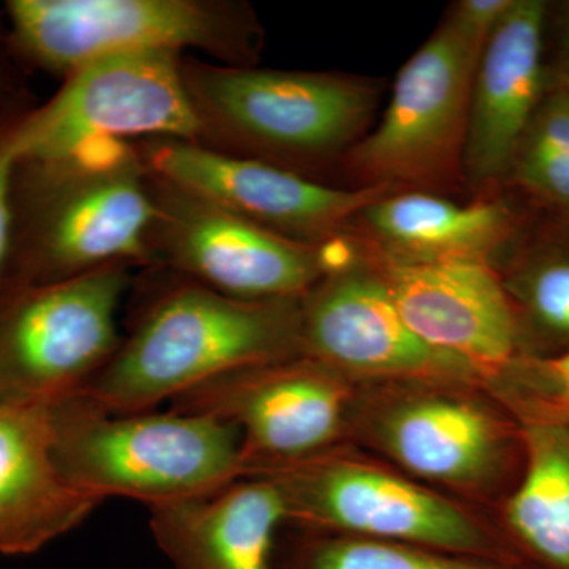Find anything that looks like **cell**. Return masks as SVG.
Instances as JSON below:
<instances>
[{"mask_svg": "<svg viewBox=\"0 0 569 569\" xmlns=\"http://www.w3.org/2000/svg\"><path fill=\"white\" fill-rule=\"evenodd\" d=\"M301 301L178 288L77 392L111 413H140L231 370L302 356Z\"/></svg>", "mask_w": 569, "mask_h": 569, "instance_id": "cell-2", "label": "cell"}, {"mask_svg": "<svg viewBox=\"0 0 569 569\" xmlns=\"http://www.w3.org/2000/svg\"><path fill=\"white\" fill-rule=\"evenodd\" d=\"M415 332L470 367L485 385L519 358V332L500 272L490 261L395 263L367 254Z\"/></svg>", "mask_w": 569, "mask_h": 569, "instance_id": "cell-15", "label": "cell"}, {"mask_svg": "<svg viewBox=\"0 0 569 569\" xmlns=\"http://www.w3.org/2000/svg\"><path fill=\"white\" fill-rule=\"evenodd\" d=\"M512 178L539 200L569 212V88L546 91L512 160Z\"/></svg>", "mask_w": 569, "mask_h": 569, "instance_id": "cell-23", "label": "cell"}, {"mask_svg": "<svg viewBox=\"0 0 569 569\" xmlns=\"http://www.w3.org/2000/svg\"><path fill=\"white\" fill-rule=\"evenodd\" d=\"M204 133L178 52L156 50L104 56L71 71L61 92L11 138L20 162L44 168L127 137L197 142Z\"/></svg>", "mask_w": 569, "mask_h": 569, "instance_id": "cell-6", "label": "cell"}, {"mask_svg": "<svg viewBox=\"0 0 569 569\" xmlns=\"http://www.w3.org/2000/svg\"><path fill=\"white\" fill-rule=\"evenodd\" d=\"M548 7L515 0L479 58L471 86L462 173L477 187L511 173L520 140L546 93Z\"/></svg>", "mask_w": 569, "mask_h": 569, "instance_id": "cell-16", "label": "cell"}, {"mask_svg": "<svg viewBox=\"0 0 569 569\" xmlns=\"http://www.w3.org/2000/svg\"><path fill=\"white\" fill-rule=\"evenodd\" d=\"M206 127L249 151L291 160L329 159L365 137L378 91L342 73L182 67Z\"/></svg>", "mask_w": 569, "mask_h": 569, "instance_id": "cell-5", "label": "cell"}, {"mask_svg": "<svg viewBox=\"0 0 569 569\" xmlns=\"http://www.w3.org/2000/svg\"><path fill=\"white\" fill-rule=\"evenodd\" d=\"M52 455L73 488L149 508L209 496L241 479V432L192 413H111L73 392L50 403Z\"/></svg>", "mask_w": 569, "mask_h": 569, "instance_id": "cell-3", "label": "cell"}, {"mask_svg": "<svg viewBox=\"0 0 569 569\" xmlns=\"http://www.w3.org/2000/svg\"><path fill=\"white\" fill-rule=\"evenodd\" d=\"M358 219L377 247L370 257L395 263H493L512 224L508 208L498 201L459 204L419 190L389 193Z\"/></svg>", "mask_w": 569, "mask_h": 569, "instance_id": "cell-19", "label": "cell"}, {"mask_svg": "<svg viewBox=\"0 0 569 569\" xmlns=\"http://www.w3.org/2000/svg\"><path fill=\"white\" fill-rule=\"evenodd\" d=\"M512 2L515 0H462L449 9L445 20L451 22L460 36L485 48Z\"/></svg>", "mask_w": 569, "mask_h": 569, "instance_id": "cell-25", "label": "cell"}, {"mask_svg": "<svg viewBox=\"0 0 569 569\" xmlns=\"http://www.w3.org/2000/svg\"><path fill=\"white\" fill-rule=\"evenodd\" d=\"M358 383L309 356L231 370L173 399L241 432V479L348 445Z\"/></svg>", "mask_w": 569, "mask_h": 569, "instance_id": "cell-9", "label": "cell"}, {"mask_svg": "<svg viewBox=\"0 0 569 569\" xmlns=\"http://www.w3.org/2000/svg\"><path fill=\"white\" fill-rule=\"evenodd\" d=\"M348 445L422 485L493 512L526 467V432L481 381L358 383Z\"/></svg>", "mask_w": 569, "mask_h": 569, "instance_id": "cell-1", "label": "cell"}, {"mask_svg": "<svg viewBox=\"0 0 569 569\" xmlns=\"http://www.w3.org/2000/svg\"><path fill=\"white\" fill-rule=\"evenodd\" d=\"M523 432L522 477L493 519L530 569H569V425Z\"/></svg>", "mask_w": 569, "mask_h": 569, "instance_id": "cell-20", "label": "cell"}, {"mask_svg": "<svg viewBox=\"0 0 569 569\" xmlns=\"http://www.w3.org/2000/svg\"><path fill=\"white\" fill-rule=\"evenodd\" d=\"M274 485L301 530L402 542L530 569L492 512L422 485L343 445L258 477Z\"/></svg>", "mask_w": 569, "mask_h": 569, "instance_id": "cell-4", "label": "cell"}, {"mask_svg": "<svg viewBox=\"0 0 569 569\" xmlns=\"http://www.w3.org/2000/svg\"><path fill=\"white\" fill-rule=\"evenodd\" d=\"M302 353L356 383L440 378L481 380L466 365L427 346L392 301L383 276L365 258L323 277L301 301Z\"/></svg>", "mask_w": 569, "mask_h": 569, "instance_id": "cell-13", "label": "cell"}, {"mask_svg": "<svg viewBox=\"0 0 569 569\" xmlns=\"http://www.w3.org/2000/svg\"><path fill=\"white\" fill-rule=\"evenodd\" d=\"M485 50L443 20L400 69L387 111L346 153L359 187L426 192L462 171L471 86Z\"/></svg>", "mask_w": 569, "mask_h": 569, "instance_id": "cell-7", "label": "cell"}, {"mask_svg": "<svg viewBox=\"0 0 569 569\" xmlns=\"http://www.w3.org/2000/svg\"><path fill=\"white\" fill-rule=\"evenodd\" d=\"M146 160L168 186L309 244L331 238L367 206L395 193L388 187L335 189L274 164L170 138L153 142Z\"/></svg>", "mask_w": 569, "mask_h": 569, "instance_id": "cell-12", "label": "cell"}, {"mask_svg": "<svg viewBox=\"0 0 569 569\" xmlns=\"http://www.w3.org/2000/svg\"><path fill=\"white\" fill-rule=\"evenodd\" d=\"M20 163L13 138L7 137L0 141V268L9 250L11 231V183L14 168Z\"/></svg>", "mask_w": 569, "mask_h": 569, "instance_id": "cell-26", "label": "cell"}, {"mask_svg": "<svg viewBox=\"0 0 569 569\" xmlns=\"http://www.w3.org/2000/svg\"><path fill=\"white\" fill-rule=\"evenodd\" d=\"M127 284L119 263L18 295L0 313V402L50 406L80 391L118 350Z\"/></svg>", "mask_w": 569, "mask_h": 569, "instance_id": "cell-10", "label": "cell"}, {"mask_svg": "<svg viewBox=\"0 0 569 569\" xmlns=\"http://www.w3.org/2000/svg\"><path fill=\"white\" fill-rule=\"evenodd\" d=\"M100 503L62 477L52 455L50 406L0 402V553L39 552Z\"/></svg>", "mask_w": 569, "mask_h": 569, "instance_id": "cell-17", "label": "cell"}, {"mask_svg": "<svg viewBox=\"0 0 569 569\" xmlns=\"http://www.w3.org/2000/svg\"><path fill=\"white\" fill-rule=\"evenodd\" d=\"M156 201L153 231L171 260L211 290L247 301L302 299L326 277L318 244L266 230L168 183Z\"/></svg>", "mask_w": 569, "mask_h": 569, "instance_id": "cell-14", "label": "cell"}, {"mask_svg": "<svg viewBox=\"0 0 569 569\" xmlns=\"http://www.w3.org/2000/svg\"><path fill=\"white\" fill-rule=\"evenodd\" d=\"M486 387L522 426L569 425V348L548 358L519 356Z\"/></svg>", "mask_w": 569, "mask_h": 569, "instance_id": "cell-24", "label": "cell"}, {"mask_svg": "<svg viewBox=\"0 0 569 569\" xmlns=\"http://www.w3.org/2000/svg\"><path fill=\"white\" fill-rule=\"evenodd\" d=\"M43 170L54 190L41 220L39 258L51 282L144 257L159 211L123 142Z\"/></svg>", "mask_w": 569, "mask_h": 569, "instance_id": "cell-11", "label": "cell"}, {"mask_svg": "<svg viewBox=\"0 0 569 569\" xmlns=\"http://www.w3.org/2000/svg\"><path fill=\"white\" fill-rule=\"evenodd\" d=\"M500 272L518 323L520 355L548 358L569 348V250H539Z\"/></svg>", "mask_w": 569, "mask_h": 569, "instance_id": "cell-21", "label": "cell"}, {"mask_svg": "<svg viewBox=\"0 0 569 569\" xmlns=\"http://www.w3.org/2000/svg\"><path fill=\"white\" fill-rule=\"evenodd\" d=\"M18 43L50 69L71 73L86 63L133 51L200 48L249 62L257 31L239 7L200 0H13Z\"/></svg>", "mask_w": 569, "mask_h": 569, "instance_id": "cell-8", "label": "cell"}, {"mask_svg": "<svg viewBox=\"0 0 569 569\" xmlns=\"http://www.w3.org/2000/svg\"><path fill=\"white\" fill-rule=\"evenodd\" d=\"M284 523L282 498L263 478L151 507L153 538L174 569H276Z\"/></svg>", "mask_w": 569, "mask_h": 569, "instance_id": "cell-18", "label": "cell"}, {"mask_svg": "<svg viewBox=\"0 0 569 569\" xmlns=\"http://www.w3.org/2000/svg\"><path fill=\"white\" fill-rule=\"evenodd\" d=\"M569 88V7L561 22L559 63H557V81Z\"/></svg>", "mask_w": 569, "mask_h": 569, "instance_id": "cell-27", "label": "cell"}, {"mask_svg": "<svg viewBox=\"0 0 569 569\" xmlns=\"http://www.w3.org/2000/svg\"><path fill=\"white\" fill-rule=\"evenodd\" d=\"M276 550V569H523L443 550L298 529Z\"/></svg>", "mask_w": 569, "mask_h": 569, "instance_id": "cell-22", "label": "cell"}]
</instances>
